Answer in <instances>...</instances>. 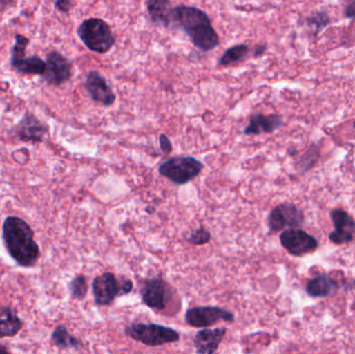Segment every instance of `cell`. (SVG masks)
Returning <instances> with one entry per match:
<instances>
[{
	"instance_id": "obj_11",
	"label": "cell",
	"mask_w": 355,
	"mask_h": 354,
	"mask_svg": "<svg viewBox=\"0 0 355 354\" xmlns=\"http://www.w3.org/2000/svg\"><path fill=\"white\" fill-rule=\"evenodd\" d=\"M169 283L161 277H153L144 281L142 288V300L148 308L163 310L169 300Z\"/></svg>"
},
{
	"instance_id": "obj_5",
	"label": "cell",
	"mask_w": 355,
	"mask_h": 354,
	"mask_svg": "<svg viewBox=\"0 0 355 354\" xmlns=\"http://www.w3.org/2000/svg\"><path fill=\"white\" fill-rule=\"evenodd\" d=\"M125 333L130 339L150 347H158L180 339V335L177 330L160 324L133 323L126 326Z\"/></svg>"
},
{
	"instance_id": "obj_32",
	"label": "cell",
	"mask_w": 355,
	"mask_h": 354,
	"mask_svg": "<svg viewBox=\"0 0 355 354\" xmlns=\"http://www.w3.org/2000/svg\"><path fill=\"white\" fill-rule=\"evenodd\" d=\"M14 3H9V1H0V13H3L6 9H7L8 6L13 5Z\"/></svg>"
},
{
	"instance_id": "obj_22",
	"label": "cell",
	"mask_w": 355,
	"mask_h": 354,
	"mask_svg": "<svg viewBox=\"0 0 355 354\" xmlns=\"http://www.w3.org/2000/svg\"><path fill=\"white\" fill-rule=\"evenodd\" d=\"M249 47L247 44L235 45V46L229 48L226 53L220 57L218 65L224 67V66L233 65V64L239 63L243 61L249 55Z\"/></svg>"
},
{
	"instance_id": "obj_1",
	"label": "cell",
	"mask_w": 355,
	"mask_h": 354,
	"mask_svg": "<svg viewBox=\"0 0 355 354\" xmlns=\"http://www.w3.org/2000/svg\"><path fill=\"white\" fill-rule=\"evenodd\" d=\"M171 24L182 30L200 50H213L220 45V37L212 26L209 16L195 7L178 6L169 12Z\"/></svg>"
},
{
	"instance_id": "obj_3",
	"label": "cell",
	"mask_w": 355,
	"mask_h": 354,
	"mask_svg": "<svg viewBox=\"0 0 355 354\" xmlns=\"http://www.w3.org/2000/svg\"><path fill=\"white\" fill-rule=\"evenodd\" d=\"M77 36L93 53H108L115 43L111 26L100 18L84 20L78 28Z\"/></svg>"
},
{
	"instance_id": "obj_25",
	"label": "cell",
	"mask_w": 355,
	"mask_h": 354,
	"mask_svg": "<svg viewBox=\"0 0 355 354\" xmlns=\"http://www.w3.org/2000/svg\"><path fill=\"white\" fill-rule=\"evenodd\" d=\"M211 240V234L205 227H199L187 237V241L195 245H204Z\"/></svg>"
},
{
	"instance_id": "obj_34",
	"label": "cell",
	"mask_w": 355,
	"mask_h": 354,
	"mask_svg": "<svg viewBox=\"0 0 355 354\" xmlns=\"http://www.w3.org/2000/svg\"><path fill=\"white\" fill-rule=\"evenodd\" d=\"M353 126H354V128H355V122H354V124H353Z\"/></svg>"
},
{
	"instance_id": "obj_17",
	"label": "cell",
	"mask_w": 355,
	"mask_h": 354,
	"mask_svg": "<svg viewBox=\"0 0 355 354\" xmlns=\"http://www.w3.org/2000/svg\"><path fill=\"white\" fill-rule=\"evenodd\" d=\"M23 328V321L11 306L0 308V339L16 337Z\"/></svg>"
},
{
	"instance_id": "obj_8",
	"label": "cell",
	"mask_w": 355,
	"mask_h": 354,
	"mask_svg": "<svg viewBox=\"0 0 355 354\" xmlns=\"http://www.w3.org/2000/svg\"><path fill=\"white\" fill-rule=\"evenodd\" d=\"M305 223V214L300 208L290 203H284L272 209L268 216L270 231H282L287 229H298Z\"/></svg>"
},
{
	"instance_id": "obj_21",
	"label": "cell",
	"mask_w": 355,
	"mask_h": 354,
	"mask_svg": "<svg viewBox=\"0 0 355 354\" xmlns=\"http://www.w3.org/2000/svg\"><path fill=\"white\" fill-rule=\"evenodd\" d=\"M51 342L59 349H78L82 347V342L70 333L67 327L59 325L51 333Z\"/></svg>"
},
{
	"instance_id": "obj_26",
	"label": "cell",
	"mask_w": 355,
	"mask_h": 354,
	"mask_svg": "<svg viewBox=\"0 0 355 354\" xmlns=\"http://www.w3.org/2000/svg\"><path fill=\"white\" fill-rule=\"evenodd\" d=\"M329 16L325 12H318L314 14L311 17L307 18V24L309 26L315 28L317 32L321 30L322 28H325L329 24Z\"/></svg>"
},
{
	"instance_id": "obj_10",
	"label": "cell",
	"mask_w": 355,
	"mask_h": 354,
	"mask_svg": "<svg viewBox=\"0 0 355 354\" xmlns=\"http://www.w3.org/2000/svg\"><path fill=\"white\" fill-rule=\"evenodd\" d=\"M46 69L42 78L49 86H59L72 77V64L57 51H50L46 57Z\"/></svg>"
},
{
	"instance_id": "obj_27",
	"label": "cell",
	"mask_w": 355,
	"mask_h": 354,
	"mask_svg": "<svg viewBox=\"0 0 355 354\" xmlns=\"http://www.w3.org/2000/svg\"><path fill=\"white\" fill-rule=\"evenodd\" d=\"M318 153H319V149L316 146H311V149L307 151V157L303 156V159L300 160V163H299V165H300L301 167H303V171H307V169H309V167H311V165L316 162V160L318 159V155L315 154H318Z\"/></svg>"
},
{
	"instance_id": "obj_18",
	"label": "cell",
	"mask_w": 355,
	"mask_h": 354,
	"mask_svg": "<svg viewBox=\"0 0 355 354\" xmlns=\"http://www.w3.org/2000/svg\"><path fill=\"white\" fill-rule=\"evenodd\" d=\"M338 285L334 279L326 274H318L307 281V294L311 297H326L338 289Z\"/></svg>"
},
{
	"instance_id": "obj_28",
	"label": "cell",
	"mask_w": 355,
	"mask_h": 354,
	"mask_svg": "<svg viewBox=\"0 0 355 354\" xmlns=\"http://www.w3.org/2000/svg\"><path fill=\"white\" fill-rule=\"evenodd\" d=\"M55 8L57 10H59L61 13H69L70 10L73 7L74 3L72 1H69V0H59V1H57L55 3Z\"/></svg>"
},
{
	"instance_id": "obj_30",
	"label": "cell",
	"mask_w": 355,
	"mask_h": 354,
	"mask_svg": "<svg viewBox=\"0 0 355 354\" xmlns=\"http://www.w3.org/2000/svg\"><path fill=\"white\" fill-rule=\"evenodd\" d=\"M345 16L349 19L355 20V1L347 6L346 9H345Z\"/></svg>"
},
{
	"instance_id": "obj_7",
	"label": "cell",
	"mask_w": 355,
	"mask_h": 354,
	"mask_svg": "<svg viewBox=\"0 0 355 354\" xmlns=\"http://www.w3.org/2000/svg\"><path fill=\"white\" fill-rule=\"evenodd\" d=\"M234 320L235 315L232 312L220 306H195L187 310L185 314V321L189 326L201 328L218 324L220 321L233 323Z\"/></svg>"
},
{
	"instance_id": "obj_2",
	"label": "cell",
	"mask_w": 355,
	"mask_h": 354,
	"mask_svg": "<svg viewBox=\"0 0 355 354\" xmlns=\"http://www.w3.org/2000/svg\"><path fill=\"white\" fill-rule=\"evenodd\" d=\"M3 239L10 256L19 266L30 268L38 263L40 248L34 230L24 219L8 216L3 223Z\"/></svg>"
},
{
	"instance_id": "obj_24",
	"label": "cell",
	"mask_w": 355,
	"mask_h": 354,
	"mask_svg": "<svg viewBox=\"0 0 355 354\" xmlns=\"http://www.w3.org/2000/svg\"><path fill=\"white\" fill-rule=\"evenodd\" d=\"M70 292H71L72 298L74 299H84L88 293V286L86 277L84 275H76L69 286Z\"/></svg>"
},
{
	"instance_id": "obj_4",
	"label": "cell",
	"mask_w": 355,
	"mask_h": 354,
	"mask_svg": "<svg viewBox=\"0 0 355 354\" xmlns=\"http://www.w3.org/2000/svg\"><path fill=\"white\" fill-rule=\"evenodd\" d=\"M92 289L95 304L99 306H108L119 296L131 293L133 283L128 277L117 279L113 273L105 272L95 277Z\"/></svg>"
},
{
	"instance_id": "obj_19",
	"label": "cell",
	"mask_w": 355,
	"mask_h": 354,
	"mask_svg": "<svg viewBox=\"0 0 355 354\" xmlns=\"http://www.w3.org/2000/svg\"><path fill=\"white\" fill-rule=\"evenodd\" d=\"M146 10L148 15L154 24L169 28L171 26V16H169V3L165 0H150L146 1Z\"/></svg>"
},
{
	"instance_id": "obj_14",
	"label": "cell",
	"mask_w": 355,
	"mask_h": 354,
	"mask_svg": "<svg viewBox=\"0 0 355 354\" xmlns=\"http://www.w3.org/2000/svg\"><path fill=\"white\" fill-rule=\"evenodd\" d=\"M86 88L90 98L103 106L109 107L115 102V93L106 80L98 71H90L86 78Z\"/></svg>"
},
{
	"instance_id": "obj_15",
	"label": "cell",
	"mask_w": 355,
	"mask_h": 354,
	"mask_svg": "<svg viewBox=\"0 0 355 354\" xmlns=\"http://www.w3.org/2000/svg\"><path fill=\"white\" fill-rule=\"evenodd\" d=\"M227 327H218V328H204L198 331L193 339L197 354H214L218 351L227 333Z\"/></svg>"
},
{
	"instance_id": "obj_20",
	"label": "cell",
	"mask_w": 355,
	"mask_h": 354,
	"mask_svg": "<svg viewBox=\"0 0 355 354\" xmlns=\"http://www.w3.org/2000/svg\"><path fill=\"white\" fill-rule=\"evenodd\" d=\"M12 69L23 75H41L45 73L46 63L38 55L26 57L22 61L11 64Z\"/></svg>"
},
{
	"instance_id": "obj_23",
	"label": "cell",
	"mask_w": 355,
	"mask_h": 354,
	"mask_svg": "<svg viewBox=\"0 0 355 354\" xmlns=\"http://www.w3.org/2000/svg\"><path fill=\"white\" fill-rule=\"evenodd\" d=\"M30 44V39L20 34L15 35V44L12 48L11 64L17 63L26 57V49Z\"/></svg>"
},
{
	"instance_id": "obj_13",
	"label": "cell",
	"mask_w": 355,
	"mask_h": 354,
	"mask_svg": "<svg viewBox=\"0 0 355 354\" xmlns=\"http://www.w3.org/2000/svg\"><path fill=\"white\" fill-rule=\"evenodd\" d=\"M334 231L329 234V240L334 244H346L352 241L355 233V221L349 213L342 209H334L330 213Z\"/></svg>"
},
{
	"instance_id": "obj_6",
	"label": "cell",
	"mask_w": 355,
	"mask_h": 354,
	"mask_svg": "<svg viewBox=\"0 0 355 354\" xmlns=\"http://www.w3.org/2000/svg\"><path fill=\"white\" fill-rule=\"evenodd\" d=\"M203 167V163L195 157H173L161 163L158 171L173 183L184 185L197 178Z\"/></svg>"
},
{
	"instance_id": "obj_9",
	"label": "cell",
	"mask_w": 355,
	"mask_h": 354,
	"mask_svg": "<svg viewBox=\"0 0 355 354\" xmlns=\"http://www.w3.org/2000/svg\"><path fill=\"white\" fill-rule=\"evenodd\" d=\"M282 248L292 254L301 257L311 254L318 248L317 239L300 229H288L282 232L280 236Z\"/></svg>"
},
{
	"instance_id": "obj_29",
	"label": "cell",
	"mask_w": 355,
	"mask_h": 354,
	"mask_svg": "<svg viewBox=\"0 0 355 354\" xmlns=\"http://www.w3.org/2000/svg\"><path fill=\"white\" fill-rule=\"evenodd\" d=\"M159 142H160V148L162 152L164 153V154H169V153L171 152L173 147H171V140H169V138H167L165 134H161V136H159Z\"/></svg>"
},
{
	"instance_id": "obj_31",
	"label": "cell",
	"mask_w": 355,
	"mask_h": 354,
	"mask_svg": "<svg viewBox=\"0 0 355 354\" xmlns=\"http://www.w3.org/2000/svg\"><path fill=\"white\" fill-rule=\"evenodd\" d=\"M266 51V45H259L255 50V57H259L264 55Z\"/></svg>"
},
{
	"instance_id": "obj_33",
	"label": "cell",
	"mask_w": 355,
	"mask_h": 354,
	"mask_svg": "<svg viewBox=\"0 0 355 354\" xmlns=\"http://www.w3.org/2000/svg\"><path fill=\"white\" fill-rule=\"evenodd\" d=\"M0 354H11V352L8 349L7 346L0 344Z\"/></svg>"
},
{
	"instance_id": "obj_16",
	"label": "cell",
	"mask_w": 355,
	"mask_h": 354,
	"mask_svg": "<svg viewBox=\"0 0 355 354\" xmlns=\"http://www.w3.org/2000/svg\"><path fill=\"white\" fill-rule=\"evenodd\" d=\"M282 119L278 115H251L249 125L245 127V136H259L262 133H271L278 128L282 127Z\"/></svg>"
},
{
	"instance_id": "obj_12",
	"label": "cell",
	"mask_w": 355,
	"mask_h": 354,
	"mask_svg": "<svg viewBox=\"0 0 355 354\" xmlns=\"http://www.w3.org/2000/svg\"><path fill=\"white\" fill-rule=\"evenodd\" d=\"M47 132L48 127L46 124L30 113H26L15 127L16 138L18 140L32 144L42 142Z\"/></svg>"
}]
</instances>
